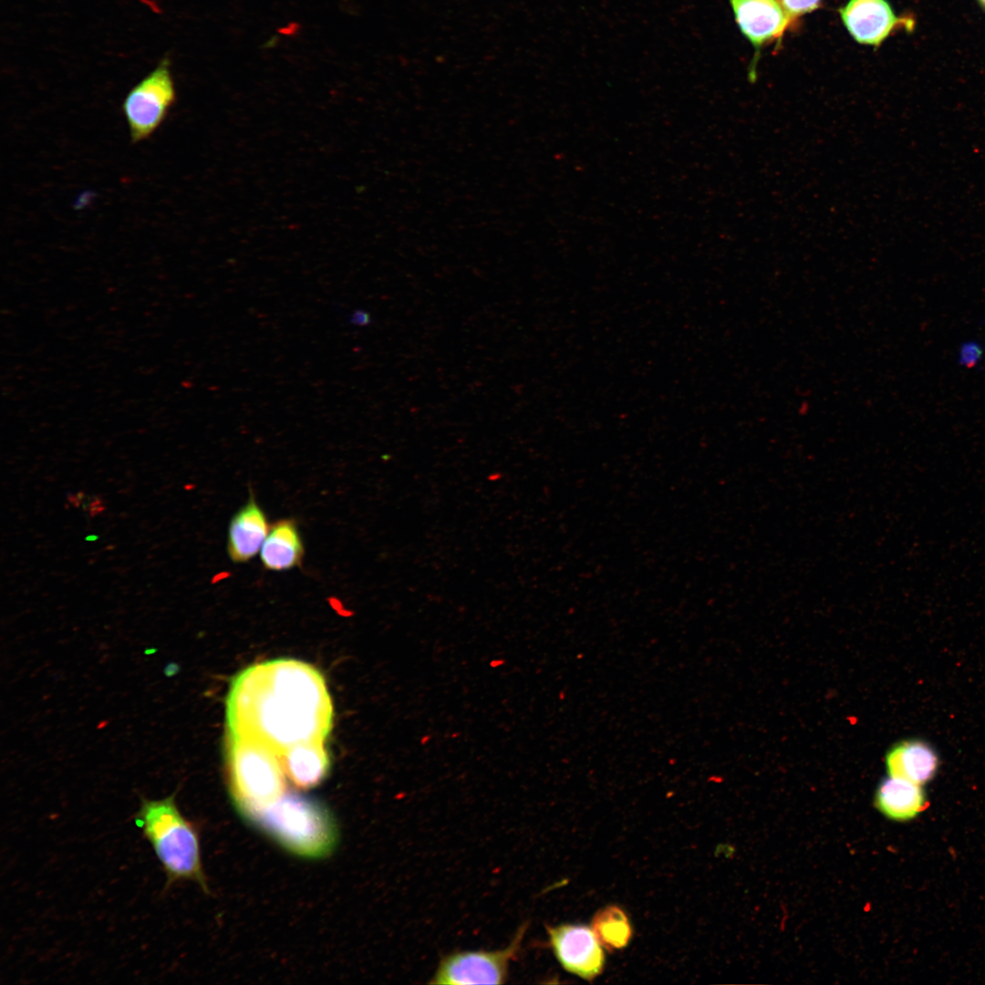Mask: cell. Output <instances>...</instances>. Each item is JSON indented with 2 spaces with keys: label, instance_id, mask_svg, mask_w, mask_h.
Masks as SVG:
<instances>
[{
  "label": "cell",
  "instance_id": "obj_1",
  "mask_svg": "<svg viewBox=\"0 0 985 985\" xmlns=\"http://www.w3.org/2000/svg\"><path fill=\"white\" fill-rule=\"evenodd\" d=\"M228 733L255 738L279 756L293 746L323 741L332 704L323 676L302 661L252 665L233 680L226 701Z\"/></svg>",
  "mask_w": 985,
  "mask_h": 985
},
{
  "label": "cell",
  "instance_id": "obj_2",
  "mask_svg": "<svg viewBox=\"0 0 985 985\" xmlns=\"http://www.w3.org/2000/svg\"><path fill=\"white\" fill-rule=\"evenodd\" d=\"M134 817L165 874V888L190 880L208 892L197 826L181 813L175 794L158 800L141 797Z\"/></svg>",
  "mask_w": 985,
  "mask_h": 985
},
{
  "label": "cell",
  "instance_id": "obj_3",
  "mask_svg": "<svg viewBox=\"0 0 985 985\" xmlns=\"http://www.w3.org/2000/svg\"><path fill=\"white\" fill-rule=\"evenodd\" d=\"M246 818L285 849L303 857H323L336 845L337 831L327 809L299 793H285L273 804Z\"/></svg>",
  "mask_w": 985,
  "mask_h": 985
},
{
  "label": "cell",
  "instance_id": "obj_4",
  "mask_svg": "<svg viewBox=\"0 0 985 985\" xmlns=\"http://www.w3.org/2000/svg\"><path fill=\"white\" fill-rule=\"evenodd\" d=\"M278 757L255 738L228 733L230 789L244 817L273 804L285 793V771Z\"/></svg>",
  "mask_w": 985,
  "mask_h": 985
},
{
  "label": "cell",
  "instance_id": "obj_5",
  "mask_svg": "<svg viewBox=\"0 0 985 985\" xmlns=\"http://www.w3.org/2000/svg\"><path fill=\"white\" fill-rule=\"evenodd\" d=\"M176 101L171 59L165 55L156 67L127 93L122 102L130 141L139 143L161 125Z\"/></svg>",
  "mask_w": 985,
  "mask_h": 985
},
{
  "label": "cell",
  "instance_id": "obj_6",
  "mask_svg": "<svg viewBox=\"0 0 985 985\" xmlns=\"http://www.w3.org/2000/svg\"><path fill=\"white\" fill-rule=\"evenodd\" d=\"M527 925H522L512 942L497 950H457L443 956L430 984H503L521 949Z\"/></svg>",
  "mask_w": 985,
  "mask_h": 985
},
{
  "label": "cell",
  "instance_id": "obj_7",
  "mask_svg": "<svg viewBox=\"0 0 985 985\" xmlns=\"http://www.w3.org/2000/svg\"><path fill=\"white\" fill-rule=\"evenodd\" d=\"M547 932L555 956L565 970L586 980L602 972L605 955L592 928L562 924L547 927Z\"/></svg>",
  "mask_w": 985,
  "mask_h": 985
},
{
  "label": "cell",
  "instance_id": "obj_8",
  "mask_svg": "<svg viewBox=\"0 0 985 985\" xmlns=\"http://www.w3.org/2000/svg\"><path fill=\"white\" fill-rule=\"evenodd\" d=\"M839 13L856 42L874 47L880 46L899 25L910 23L897 17L886 0H849Z\"/></svg>",
  "mask_w": 985,
  "mask_h": 985
},
{
  "label": "cell",
  "instance_id": "obj_9",
  "mask_svg": "<svg viewBox=\"0 0 985 985\" xmlns=\"http://www.w3.org/2000/svg\"><path fill=\"white\" fill-rule=\"evenodd\" d=\"M741 32L759 50L780 39L793 22L779 0H730Z\"/></svg>",
  "mask_w": 985,
  "mask_h": 985
},
{
  "label": "cell",
  "instance_id": "obj_10",
  "mask_svg": "<svg viewBox=\"0 0 985 985\" xmlns=\"http://www.w3.org/2000/svg\"><path fill=\"white\" fill-rule=\"evenodd\" d=\"M271 525L264 511L251 495L233 515L228 527L227 554L233 563H246L261 550Z\"/></svg>",
  "mask_w": 985,
  "mask_h": 985
},
{
  "label": "cell",
  "instance_id": "obj_11",
  "mask_svg": "<svg viewBox=\"0 0 985 985\" xmlns=\"http://www.w3.org/2000/svg\"><path fill=\"white\" fill-rule=\"evenodd\" d=\"M889 776L922 785L929 782L938 768L934 749L920 740H907L890 748L886 755Z\"/></svg>",
  "mask_w": 985,
  "mask_h": 985
},
{
  "label": "cell",
  "instance_id": "obj_12",
  "mask_svg": "<svg viewBox=\"0 0 985 985\" xmlns=\"http://www.w3.org/2000/svg\"><path fill=\"white\" fill-rule=\"evenodd\" d=\"M305 554L304 543L294 519H281L271 525L260 550L264 569L285 571L299 566Z\"/></svg>",
  "mask_w": 985,
  "mask_h": 985
},
{
  "label": "cell",
  "instance_id": "obj_13",
  "mask_svg": "<svg viewBox=\"0 0 985 985\" xmlns=\"http://www.w3.org/2000/svg\"><path fill=\"white\" fill-rule=\"evenodd\" d=\"M875 804L886 817L907 821L924 811L928 802L919 784L888 776L877 787Z\"/></svg>",
  "mask_w": 985,
  "mask_h": 985
},
{
  "label": "cell",
  "instance_id": "obj_14",
  "mask_svg": "<svg viewBox=\"0 0 985 985\" xmlns=\"http://www.w3.org/2000/svg\"><path fill=\"white\" fill-rule=\"evenodd\" d=\"M285 773L298 788L318 785L327 776L329 759L323 741L297 744L280 756Z\"/></svg>",
  "mask_w": 985,
  "mask_h": 985
},
{
  "label": "cell",
  "instance_id": "obj_15",
  "mask_svg": "<svg viewBox=\"0 0 985 985\" xmlns=\"http://www.w3.org/2000/svg\"><path fill=\"white\" fill-rule=\"evenodd\" d=\"M591 926L597 940L607 950L625 948L632 935L626 913L617 906L599 910L593 918Z\"/></svg>",
  "mask_w": 985,
  "mask_h": 985
},
{
  "label": "cell",
  "instance_id": "obj_16",
  "mask_svg": "<svg viewBox=\"0 0 985 985\" xmlns=\"http://www.w3.org/2000/svg\"><path fill=\"white\" fill-rule=\"evenodd\" d=\"M784 10L793 22L798 16L817 9L822 0H780Z\"/></svg>",
  "mask_w": 985,
  "mask_h": 985
},
{
  "label": "cell",
  "instance_id": "obj_17",
  "mask_svg": "<svg viewBox=\"0 0 985 985\" xmlns=\"http://www.w3.org/2000/svg\"><path fill=\"white\" fill-rule=\"evenodd\" d=\"M981 357L982 348L978 342L969 341L961 345L959 354L960 365L972 368L979 363Z\"/></svg>",
  "mask_w": 985,
  "mask_h": 985
},
{
  "label": "cell",
  "instance_id": "obj_18",
  "mask_svg": "<svg viewBox=\"0 0 985 985\" xmlns=\"http://www.w3.org/2000/svg\"><path fill=\"white\" fill-rule=\"evenodd\" d=\"M369 320H370V317H369L368 314H367L365 312H361V311H357L356 313L353 314L352 318H351L350 321H352L354 324H356L358 326H364V325H367L369 322Z\"/></svg>",
  "mask_w": 985,
  "mask_h": 985
},
{
  "label": "cell",
  "instance_id": "obj_19",
  "mask_svg": "<svg viewBox=\"0 0 985 985\" xmlns=\"http://www.w3.org/2000/svg\"><path fill=\"white\" fill-rule=\"evenodd\" d=\"M980 2L985 6V0H980Z\"/></svg>",
  "mask_w": 985,
  "mask_h": 985
}]
</instances>
